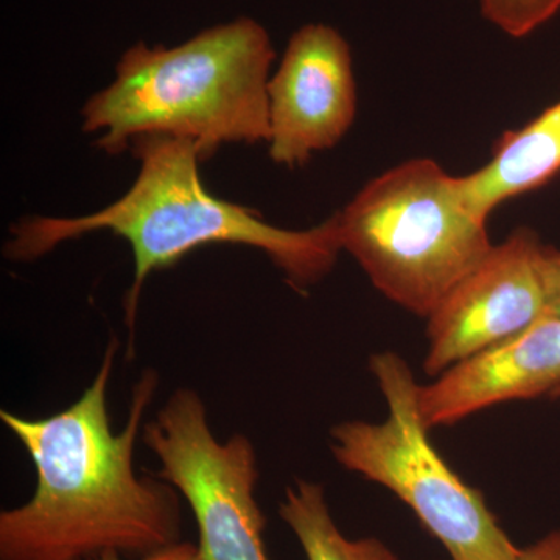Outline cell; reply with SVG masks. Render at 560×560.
<instances>
[{"instance_id":"cell-1","label":"cell","mask_w":560,"mask_h":560,"mask_svg":"<svg viewBox=\"0 0 560 560\" xmlns=\"http://www.w3.org/2000/svg\"><path fill=\"white\" fill-rule=\"evenodd\" d=\"M119 350L110 337L94 381L57 415L0 411L36 470L31 500L0 512V560H95L108 551L138 559L184 540L178 490L135 467L158 371L140 374L127 422L114 433L108 389Z\"/></svg>"},{"instance_id":"cell-2","label":"cell","mask_w":560,"mask_h":560,"mask_svg":"<svg viewBox=\"0 0 560 560\" xmlns=\"http://www.w3.org/2000/svg\"><path fill=\"white\" fill-rule=\"evenodd\" d=\"M130 149L139 161L130 190L108 208L77 217H25L10 226L7 259L27 264L61 243L110 231L131 246L135 276L125 296V324L135 352L140 294L153 271L175 267L191 250L212 243L260 249L293 289L305 291L326 278L341 253L337 213L311 230L290 231L261 220L256 210L213 197L202 186L200 150L187 139L139 136Z\"/></svg>"},{"instance_id":"cell-3","label":"cell","mask_w":560,"mask_h":560,"mask_svg":"<svg viewBox=\"0 0 560 560\" xmlns=\"http://www.w3.org/2000/svg\"><path fill=\"white\" fill-rule=\"evenodd\" d=\"M276 51L249 18L215 25L175 47L138 43L116 79L81 108V130L108 154L139 136L187 139L209 160L224 143L268 142V81Z\"/></svg>"},{"instance_id":"cell-4","label":"cell","mask_w":560,"mask_h":560,"mask_svg":"<svg viewBox=\"0 0 560 560\" xmlns=\"http://www.w3.org/2000/svg\"><path fill=\"white\" fill-rule=\"evenodd\" d=\"M341 248L375 289L430 318L493 248L458 176L433 160H411L370 180L338 210Z\"/></svg>"},{"instance_id":"cell-5","label":"cell","mask_w":560,"mask_h":560,"mask_svg":"<svg viewBox=\"0 0 560 560\" xmlns=\"http://www.w3.org/2000/svg\"><path fill=\"white\" fill-rule=\"evenodd\" d=\"M370 368L388 418L335 425L330 451L337 463L399 497L453 560L517 559L521 548L501 529L480 490L460 480L431 444L410 364L386 350L372 357Z\"/></svg>"},{"instance_id":"cell-6","label":"cell","mask_w":560,"mask_h":560,"mask_svg":"<svg viewBox=\"0 0 560 560\" xmlns=\"http://www.w3.org/2000/svg\"><path fill=\"white\" fill-rule=\"evenodd\" d=\"M140 440L160 460L153 474L189 504L201 560H270L256 497L259 458L246 434L217 440L198 390L180 386L143 423Z\"/></svg>"},{"instance_id":"cell-7","label":"cell","mask_w":560,"mask_h":560,"mask_svg":"<svg viewBox=\"0 0 560 560\" xmlns=\"http://www.w3.org/2000/svg\"><path fill=\"white\" fill-rule=\"evenodd\" d=\"M544 249L528 228L490 249L430 316L427 374L438 377L459 361L529 329L550 312Z\"/></svg>"},{"instance_id":"cell-8","label":"cell","mask_w":560,"mask_h":560,"mask_svg":"<svg viewBox=\"0 0 560 560\" xmlns=\"http://www.w3.org/2000/svg\"><path fill=\"white\" fill-rule=\"evenodd\" d=\"M357 102L348 40L329 25L301 27L268 81L271 161L296 168L334 149L355 120Z\"/></svg>"},{"instance_id":"cell-9","label":"cell","mask_w":560,"mask_h":560,"mask_svg":"<svg viewBox=\"0 0 560 560\" xmlns=\"http://www.w3.org/2000/svg\"><path fill=\"white\" fill-rule=\"evenodd\" d=\"M560 396V316L548 312L529 329L481 350L419 386L427 429L452 425L511 400Z\"/></svg>"},{"instance_id":"cell-10","label":"cell","mask_w":560,"mask_h":560,"mask_svg":"<svg viewBox=\"0 0 560 560\" xmlns=\"http://www.w3.org/2000/svg\"><path fill=\"white\" fill-rule=\"evenodd\" d=\"M560 173V102L521 130L501 136L492 158L477 172L458 176L475 213L488 220L501 202L550 183Z\"/></svg>"},{"instance_id":"cell-11","label":"cell","mask_w":560,"mask_h":560,"mask_svg":"<svg viewBox=\"0 0 560 560\" xmlns=\"http://www.w3.org/2000/svg\"><path fill=\"white\" fill-rule=\"evenodd\" d=\"M279 517L293 530L307 560H399L374 537H346L331 517L326 492L318 482L298 481L287 488Z\"/></svg>"},{"instance_id":"cell-12","label":"cell","mask_w":560,"mask_h":560,"mask_svg":"<svg viewBox=\"0 0 560 560\" xmlns=\"http://www.w3.org/2000/svg\"><path fill=\"white\" fill-rule=\"evenodd\" d=\"M560 0H481L482 16L512 38H523L551 20Z\"/></svg>"},{"instance_id":"cell-13","label":"cell","mask_w":560,"mask_h":560,"mask_svg":"<svg viewBox=\"0 0 560 560\" xmlns=\"http://www.w3.org/2000/svg\"><path fill=\"white\" fill-rule=\"evenodd\" d=\"M95 560H201V558L197 544L183 540L179 541V544L172 545V547L164 548V550L143 556V558L130 559L125 558L120 552L108 551Z\"/></svg>"},{"instance_id":"cell-14","label":"cell","mask_w":560,"mask_h":560,"mask_svg":"<svg viewBox=\"0 0 560 560\" xmlns=\"http://www.w3.org/2000/svg\"><path fill=\"white\" fill-rule=\"evenodd\" d=\"M544 271L547 279L550 312L560 316V250L545 245Z\"/></svg>"},{"instance_id":"cell-15","label":"cell","mask_w":560,"mask_h":560,"mask_svg":"<svg viewBox=\"0 0 560 560\" xmlns=\"http://www.w3.org/2000/svg\"><path fill=\"white\" fill-rule=\"evenodd\" d=\"M515 560H560V529L521 550Z\"/></svg>"}]
</instances>
